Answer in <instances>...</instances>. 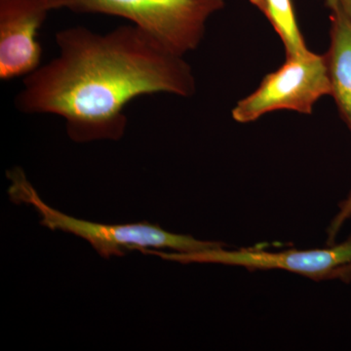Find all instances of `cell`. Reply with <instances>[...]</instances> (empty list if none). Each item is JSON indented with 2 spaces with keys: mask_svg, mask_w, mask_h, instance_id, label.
Returning <instances> with one entry per match:
<instances>
[{
  "mask_svg": "<svg viewBox=\"0 0 351 351\" xmlns=\"http://www.w3.org/2000/svg\"><path fill=\"white\" fill-rule=\"evenodd\" d=\"M59 54L25 76L15 98L20 112L55 114L75 143L119 141L125 108L138 97L196 91L193 69L136 25L98 34L78 27L57 32Z\"/></svg>",
  "mask_w": 351,
  "mask_h": 351,
  "instance_id": "obj_1",
  "label": "cell"
},
{
  "mask_svg": "<svg viewBox=\"0 0 351 351\" xmlns=\"http://www.w3.org/2000/svg\"><path fill=\"white\" fill-rule=\"evenodd\" d=\"M7 178L10 182L8 195L13 202L31 205L40 217L41 225L51 230H62L82 237L106 258L123 256L129 250L171 249L180 253H193L223 246L219 242L203 241L189 235L166 232L160 226L147 221L130 225H104L73 218L46 204L22 168L7 171Z\"/></svg>",
  "mask_w": 351,
  "mask_h": 351,
  "instance_id": "obj_2",
  "label": "cell"
},
{
  "mask_svg": "<svg viewBox=\"0 0 351 351\" xmlns=\"http://www.w3.org/2000/svg\"><path fill=\"white\" fill-rule=\"evenodd\" d=\"M51 10L119 17L180 56L197 49L208 20L226 0H47Z\"/></svg>",
  "mask_w": 351,
  "mask_h": 351,
  "instance_id": "obj_3",
  "label": "cell"
},
{
  "mask_svg": "<svg viewBox=\"0 0 351 351\" xmlns=\"http://www.w3.org/2000/svg\"><path fill=\"white\" fill-rule=\"evenodd\" d=\"M331 96V84L325 57L309 52L286 58L280 69L265 75L253 93L232 108V119L250 123L276 110L311 114L316 101Z\"/></svg>",
  "mask_w": 351,
  "mask_h": 351,
  "instance_id": "obj_4",
  "label": "cell"
},
{
  "mask_svg": "<svg viewBox=\"0 0 351 351\" xmlns=\"http://www.w3.org/2000/svg\"><path fill=\"white\" fill-rule=\"evenodd\" d=\"M144 253L181 263H221L248 269H282L314 280H322L332 279L337 270L351 263V235L341 243L311 250L291 249L267 252L247 248L226 250L221 246L193 253H163L151 249Z\"/></svg>",
  "mask_w": 351,
  "mask_h": 351,
  "instance_id": "obj_5",
  "label": "cell"
},
{
  "mask_svg": "<svg viewBox=\"0 0 351 351\" xmlns=\"http://www.w3.org/2000/svg\"><path fill=\"white\" fill-rule=\"evenodd\" d=\"M50 11L47 0H0V80L31 75L41 66L38 38Z\"/></svg>",
  "mask_w": 351,
  "mask_h": 351,
  "instance_id": "obj_6",
  "label": "cell"
},
{
  "mask_svg": "<svg viewBox=\"0 0 351 351\" xmlns=\"http://www.w3.org/2000/svg\"><path fill=\"white\" fill-rule=\"evenodd\" d=\"M330 38L324 57L331 96L351 133V20L341 7L331 11Z\"/></svg>",
  "mask_w": 351,
  "mask_h": 351,
  "instance_id": "obj_7",
  "label": "cell"
},
{
  "mask_svg": "<svg viewBox=\"0 0 351 351\" xmlns=\"http://www.w3.org/2000/svg\"><path fill=\"white\" fill-rule=\"evenodd\" d=\"M249 2L274 27L282 41L286 58L304 56L311 52L298 25L292 0H249Z\"/></svg>",
  "mask_w": 351,
  "mask_h": 351,
  "instance_id": "obj_8",
  "label": "cell"
},
{
  "mask_svg": "<svg viewBox=\"0 0 351 351\" xmlns=\"http://www.w3.org/2000/svg\"><path fill=\"white\" fill-rule=\"evenodd\" d=\"M351 218V191L346 196V199L339 204V212L332 219L328 228V244H334L339 230L343 225Z\"/></svg>",
  "mask_w": 351,
  "mask_h": 351,
  "instance_id": "obj_9",
  "label": "cell"
},
{
  "mask_svg": "<svg viewBox=\"0 0 351 351\" xmlns=\"http://www.w3.org/2000/svg\"><path fill=\"white\" fill-rule=\"evenodd\" d=\"M332 279H341L345 282H350L351 280V263L337 270Z\"/></svg>",
  "mask_w": 351,
  "mask_h": 351,
  "instance_id": "obj_10",
  "label": "cell"
},
{
  "mask_svg": "<svg viewBox=\"0 0 351 351\" xmlns=\"http://www.w3.org/2000/svg\"><path fill=\"white\" fill-rule=\"evenodd\" d=\"M339 7L351 20V0H339Z\"/></svg>",
  "mask_w": 351,
  "mask_h": 351,
  "instance_id": "obj_11",
  "label": "cell"
},
{
  "mask_svg": "<svg viewBox=\"0 0 351 351\" xmlns=\"http://www.w3.org/2000/svg\"><path fill=\"white\" fill-rule=\"evenodd\" d=\"M324 1L331 11L339 7V0H324Z\"/></svg>",
  "mask_w": 351,
  "mask_h": 351,
  "instance_id": "obj_12",
  "label": "cell"
}]
</instances>
